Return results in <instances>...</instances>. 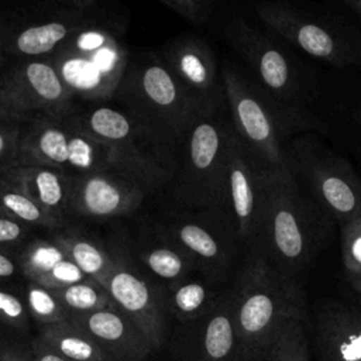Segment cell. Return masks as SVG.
I'll use <instances>...</instances> for the list:
<instances>
[{
    "label": "cell",
    "instance_id": "cell-1",
    "mask_svg": "<svg viewBox=\"0 0 361 361\" xmlns=\"http://www.w3.org/2000/svg\"><path fill=\"white\" fill-rule=\"evenodd\" d=\"M336 224L283 166L264 168V200L254 251L281 274L300 281L330 243Z\"/></svg>",
    "mask_w": 361,
    "mask_h": 361
},
{
    "label": "cell",
    "instance_id": "cell-2",
    "mask_svg": "<svg viewBox=\"0 0 361 361\" xmlns=\"http://www.w3.org/2000/svg\"><path fill=\"white\" fill-rule=\"evenodd\" d=\"M220 72L235 134L264 168L285 165L283 145L295 135L327 133V124L309 109L276 100L240 66L224 62Z\"/></svg>",
    "mask_w": 361,
    "mask_h": 361
},
{
    "label": "cell",
    "instance_id": "cell-3",
    "mask_svg": "<svg viewBox=\"0 0 361 361\" xmlns=\"http://www.w3.org/2000/svg\"><path fill=\"white\" fill-rule=\"evenodd\" d=\"M234 293L237 361H251L292 319H309L300 281L281 274L265 258L245 251Z\"/></svg>",
    "mask_w": 361,
    "mask_h": 361
},
{
    "label": "cell",
    "instance_id": "cell-4",
    "mask_svg": "<svg viewBox=\"0 0 361 361\" xmlns=\"http://www.w3.org/2000/svg\"><path fill=\"white\" fill-rule=\"evenodd\" d=\"M78 124L104 145L110 166L135 180L147 193L175 179L179 154L126 110L89 102L71 109Z\"/></svg>",
    "mask_w": 361,
    "mask_h": 361
},
{
    "label": "cell",
    "instance_id": "cell-5",
    "mask_svg": "<svg viewBox=\"0 0 361 361\" xmlns=\"http://www.w3.org/2000/svg\"><path fill=\"white\" fill-rule=\"evenodd\" d=\"M121 109L151 128L178 154L200 114L209 111L180 85L164 59L148 55L128 59L114 93Z\"/></svg>",
    "mask_w": 361,
    "mask_h": 361
},
{
    "label": "cell",
    "instance_id": "cell-6",
    "mask_svg": "<svg viewBox=\"0 0 361 361\" xmlns=\"http://www.w3.org/2000/svg\"><path fill=\"white\" fill-rule=\"evenodd\" d=\"M233 123L227 103L204 111L189 128L173 179L180 206L224 212V171Z\"/></svg>",
    "mask_w": 361,
    "mask_h": 361
},
{
    "label": "cell",
    "instance_id": "cell-7",
    "mask_svg": "<svg viewBox=\"0 0 361 361\" xmlns=\"http://www.w3.org/2000/svg\"><path fill=\"white\" fill-rule=\"evenodd\" d=\"M128 59L118 27L97 16L59 47L49 62L73 96L102 102L114 96Z\"/></svg>",
    "mask_w": 361,
    "mask_h": 361
},
{
    "label": "cell",
    "instance_id": "cell-8",
    "mask_svg": "<svg viewBox=\"0 0 361 361\" xmlns=\"http://www.w3.org/2000/svg\"><path fill=\"white\" fill-rule=\"evenodd\" d=\"M285 165L337 224L361 216V178L351 162L333 151L316 133L295 135L283 145Z\"/></svg>",
    "mask_w": 361,
    "mask_h": 361
},
{
    "label": "cell",
    "instance_id": "cell-9",
    "mask_svg": "<svg viewBox=\"0 0 361 361\" xmlns=\"http://www.w3.org/2000/svg\"><path fill=\"white\" fill-rule=\"evenodd\" d=\"M224 35L265 92L285 104L309 109L316 82L286 45L241 17L227 24Z\"/></svg>",
    "mask_w": 361,
    "mask_h": 361
},
{
    "label": "cell",
    "instance_id": "cell-10",
    "mask_svg": "<svg viewBox=\"0 0 361 361\" xmlns=\"http://www.w3.org/2000/svg\"><path fill=\"white\" fill-rule=\"evenodd\" d=\"M262 23L305 54L337 68L361 69V30L341 18L282 1L255 6Z\"/></svg>",
    "mask_w": 361,
    "mask_h": 361
},
{
    "label": "cell",
    "instance_id": "cell-11",
    "mask_svg": "<svg viewBox=\"0 0 361 361\" xmlns=\"http://www.w3.org/2000/svg\"><path fill=\"white\" fill-rule=\"evenodd\" d=\"M16 164L49 166L71 176L110 166L104 145L78 124L71 110L24 121Z\"/></svg>",
    "mask_w": 361,
    "mask_h": 361
},
{
    "label": "cell",
    "instance_id": "cell-12",
    "mask_svg": "<svg viewBox=\"0 0 361 361\" xmlns=\"http://www.w3.org/2000/svg\"><path fill=\"white\" fill-rule=\"evenodd\" d=\"M162 235L178 245L212 283L221 282L235 262L241 243L221 210H200L173 217Z\"/></svg>",
    "mask_w": 361,
    "mask_h": 361
},
{
    "label": "cell",
    "instance_id": "cell-13",
    "mask_svg": "<svg viewBox=\"0 0 361 361\" xmlns=\"http://www.w3.org/2000/svg\"><path fill=\"white\" fill-rule=\"evenodd\" d=\"M73 94L47 59H27L0 75V118L24 123L38 114H63Z\"/></svg>",
    "mask_w": 361,
    "mask_h": 361
},
{
    "label": "cell",
    "instance_id": "cell-14",
    "mask_svg": "<svg viewBox=\"0 0 361 361\" xmlns=\"http://www.w3.org/2000/svg\"><path fill=\"white\" fill-rule=\"evenodd\" d=\"M114 306L131 319L154 350L168 336L165 292L134 262L131 255L114 251V264L102 283Z\"/></svg>",
    "mask_w": 361,
    "mask_h": 361
},
{
    "label": "cell",
    "instance_id": "cell-15",
    "mask_svg": "<svg viewBox=\"0 0 361 361\" xmlns=\"http://www.w3.org/2000/svg\"><path fill=\"white\" fill-rule=\"evenodd\" d=\"M93 0L63 3L62 10L14 13L7 42V54L27 59L51 56L79 30L94 20L99 13Z\"/></svg>",
    "mask_w": 361,
    "mask_h": 361
},
{
    "label": "cell",
    "instance_id": "cell-16",
    "mask_svg": "<svg viewBox=\"0 0 361 361\" xmlns=\"http://www.w3.org/2000/svg\"><path fill=\"white\" fill-rule=\"evenodd\" d=\"M264 200V166L233 133L224 171V213L233 221L244 248L254 241Z\"/></svg>",
    "mask_w": 361,
    "mask_h": 361
},
{
    "label": "cell",
    "instance_id": "cell-17",
    "mask_svg": "<svg viewBox=\"0 0 361 361\" xmlns=\"http://www.w3.org/2000/svg\"><path fill=\"white\" fill-rule=\"evenodd\" d=\"M147 192L133 179L109 166L72 176L68 214L83 219H116L131 214Z\"/></svg>",
    "mask_w": 361,
    "mask_h": 361
},
{
    "label": "cell",
    "instance_id": "cell-18",
    "mask_svg": "<svg viewBox=\"0 0 361 361\" xmlns=\"http://www.w3.org/2000/svg\"><path fill=\"white\" fill-rule=\"evenodd\" d=\"M162 59L203 109L213 110L227 103L220 68L204 39L182 35L164 48Z\"/></svg>",
    "mask_w": 361,
    "mask_h": 361
},
{
    "label": "cell",
    "instance_id": "cell-19",
    "mask_svg": "<svg viewBox=\"0 0 361 361\" xmlns=\"http://www.w3.org/2000/svg\"><path fill=\"white\" fill-rule=\"evenodd\" d=\"M309 334L322 361H361V310L326 299L309 317Z\"/></svg>",
    "mask_w": 361,
    "mask_h": 361
},
{
    "label": "cell",
    "instance_id": "cell-20",
    "mask_svg": "<svg viewBox=\"0 0 361 361\" xmlns=\"http://www.w3.org/2000/svg\"><path fill=\"white\" fill-rule=\"evenodd\" d=\"M69 322L85 330L113 361H145L155 351L138 326L116 306L72 314Z\"/></svg>",
    "mask_w": 361,
    "mask_h": 361
},
{
    "label": "cell",
    "instance_id": "cell-21",
    "mask_svg": "<svg viewBox=\"0 0 361 361\" xmlns=\"http://www.w3.org/2000/svg\"><path fill=\"white\" fill-rule=\"evenodd\" d=\"M190 361H237L238 334L234 320V293L223 290L214 307L200 320L189 323Z\"/></svg>",
    "mask_w": 361,
    "mask_h": 361
},
{
    "label": "cell",
    "instance_id": "cell-22",
    "mask_svg": "<svg viewBox=\"0 0 361 361\" xmlns=\"http://www.w3.org/2000/svg\"><path fill=\"white\" fill-rule=\"evenodd\" d=\"M54 219L65 223L72 176L49 166L16 164L0 172Z\"/></svg>",
    "mask_w": 361,
    "mask_h": 361
},
{
    "label": "cell",
    "instance_id": "cell-23",
    "mask_svg": "<svg viewBox=\"0 0 361 361\" xmlns=\"http://www.w3.org/2000/svg\"><path fill=\"white\" fill-rule=\"evenodd\" d=\"M131 258L164 292L197 271L190 257L164 235L138 243Z\"/></svg>",
    "mask_w": 361,
    "mask_h": 361
},
{
    "label": "cell",
    "instance_id": "cell-24",
    "mask_svg": "<svg viewBox=\"0 0 361 361\" xmlns=\"http://www.w3.org/2000/svg\"><path fill=\"white\" fill-rule=\"evenodd\" d=\"M51 240L86 275V278L100 285L104 282L114 264V251L107 250L96 238L73 230L59 231L54 234Z\"/></svg>",
    "mask_w": 361,
    "mask_h": 361
},
{
    "label": "cell",
    "instance_id": "cell-25",
    "mask_svg": "<svg viewBox=\"0 0 361 361\" xmlns=\"http://www.w3.org/2000/svg\"><path fill=\"white\" fill-rule=\"evenodd\" d=\"M221 293L207 279L188 278L165 290L166 310L182 324H189L206 316Z\"/></svg>",
    "mask_w": 361,
    "mask_h": 361
},
{
    "label": "cell",
    "instance_id": "cell-26",
    "mask_svg": "<svg viewBox=\"0 0 361 361\" xmlns=\"http://www.w3.org/2000/svg\"><path fill=\"white\" fill-rule=\"evenodd\" d=\"M38 337L69 361H113L85 330L69 320L41 327Z\"/></svg>",
    "mask_w": 361,
    "mask_h": 361
},
{
    "label": "cell",
    "instance_id": "cell-27",
    "mask_svg": "<svg viewBox=\"0 0 361 361\" xmlns=\"http://www.w3.org/2000/svg\"><path fill=\"white\" fill-rule=\"evenodd\" d=\"M309 319H292L251 361H310Z\"/></svg>",
    "mask_w": 361,
    "mask_h": 361
},
{
    "label": "cell",
    "instance_id": "cell-28",
    "mask_svg": "<svg viewBox=\"0 0 361 361\" xmlns=\"http://www.w3.org/2000/svg\"><path fill=\"white\" fill-rule=\"evenodd\" d=\"M0 204L8 216L24 226L61 228L63 224L48 214L28 195L14 186L0 173Z\"/></svg>",
    "mask_w": 361,
    "mask_h": 361
},
{
    "label": "cell",
    "instance_id": "cell-29",
    "mask_svg": "<svg viewBox=\"0 0 361 361\" xmlns=\"http://www.w3.org/2000/svg\"><path fill=\"white\" fill-rule=\"evenodd\" d=\"M51 290L55 293L62 306L68 310L69 317L72 314H86L114 306L107 290L100 283L92 279H86Z\"/></svg>",
    "mask_w": 361,
    "mask_h": 361
},
{
    "label": "cell",
    "instance_id": "cell-30",
    "mask_svg": "<svg viewBox=\"0 0 361 361\" xmlns=\"http://www.w3.org/2000/svg\"><path fill=\"white\" fill-rule=\"evenodd\" d=\"M66 258L68 255L52 240H32L17 255L23 275L37 283Z\"/></svg>",
    "mask_w": 361,
    "mask_h": 361
},
{
    "label": "cell",
    "instance_id": "cell-31",
    "mask_svg": "<svg viewBox=\"0 0 361 361\" xmlns=\"http://www.w3.org/2000/svg\"><path fill=\"white\" fill-rule=\"evenodd\" d=\"M25 305L31 317L41 324V327L69 320L68 310L62 306L55 293L28 279L25 282Z\"/></svg>",
    "mask_w": 361,
    "mask_h": 361
},
{
    "label": "cell",
    "instance_id": "cell-32",
    "mask_svg": "<svg viewBox=\"0 0 361 361\" xmlns=\"http://www.w3.org/2000/svg\"><path fill=\"white\" fill-rule=\"evenodd\" d=\"M340 238L345 276L361 296V216L341 226Z\"/></svg>",
    "mask_w": 361,
    "mask_h": 361
},
{
    "label": "cell",
    "instance_id": "cell-33",
    "mask_svg": "<svg viewBox=\"0 0 361 361\" xmlns=\"http://www.w3.org/2000/svg\"><path fill=\"white\" fill-rule=\"evenodd\" d=\"M31 314L18 295L0 288V323L17 330L27 331L30 329Z\"/></svg>",
    "mask_w": 361,
    "mask_h": 361
},
{
    "label": "cell",
    "instance_id": "cell-34",
    "mask_svg": "<svg viewBox=\"0 0 361 361\" xmlns=\"http://www.w3.org/2000/svg\"><path fill=\"white\" fill-rule=\"evenodd\" d=\"M21 130L20 121L0 120V172L17 162Z\"/></svg>",
    "mask_w": 361,
    "mask_h": 361
},
{
    "label": "cell",
    "instance_id": "cell-35",
    "mask_svg": "<svg viewBox=\"0 0 361 361\" xmlns=\"http://www.w3.org/2000/svg\"><path fill=\"white\" fill-rule=\"evenodd\" d=\"M161 3L195 25L204 24L214 7V3L210 0H161Z\"/></svg>",
    "mask_w": 361,
    "mask_h": 361
},
{
    "label": "cell",
    "instance_id": "cell-36",
    "mask_svg": "<svg viewBox=\"0 0 361 361\" xmlns=\"http://www.w3.org/2000/svg\"><path fill=\"white\" fill-rule=\"evenodd\" d=\"M28 230L20 221H16L10 217H0V248L17 244L23 241Z\"/></svg>",
    "mask_w": 361,
    "mask_h": 361
},
{
    "label": "cell",
    "instance_id": "cell-37",
    "mask_svg": "<svg viewBox=\"0 0 361 361\" xmlns=\"http://www.w3.org/2000/svg\"><path fill=\"white\" fill-rule=\"evenodd\" d=\"M30 351L32 361H69L38 336L31 340Z\"/></svg>",
    "mask_w": 361,
    "mask_h": 361
},
{
    "label": "cell",
    "instance_id": "cell-38",
    "mask_svg": "<svg viewBox=\"0 0 361 361\" xmlns=\"http://www.w3.org/2000/svg\"><path fill=\"white\" fill-rule=\"evenodd\" d=\"M0 361H32L30 345L24 347L6 340L0 345Z\"/></svg>",
    "mask_w": 361,
    "mask_h": 361
},
{
    "label": "cell",
    "instance_id": "cell-39",
    "mask_svg": "<svg viewBox=\"0 0 361 361\" xmlns=\"http://www.w3.org/2000/svg\"><path fill=\"white\" fill-rule=\"evenodd\" d=\"M18 274L23 272L17 258L10 257L6 250L0 248V279H10Z\"/></svg>",
    "mask_w": 361,
    "mask_h": 361
},
{
    "label": "cell",
    "instance_id": "cell-40",
    "mask_svg": "<svg viewBox=\"0 0 361 361\" xmlns=\"http://www.w3.org/2000/svg\"><path fill=\"white\" fill-rule=\"evenodd\" d=\"M13 20H14V13L0 14V59L3 58L4 54H7V42H8Z\"/></svg>",
    "mask_w": 361,
    "mask_h": 361
},
{
    "label": "cell",
    "instance_id": "cell-41",
    "mask_svg": "<svg viewBox=\"0 0 361 361\" xmlns=\"http://www.w3.org/2000/svg\"><path fill=\"white\" fill-rule=\"evenodd\" d=\"M344 4L361 18V0H345Z\"/></svg>",
    "mask_w": 361,
    "mask_h": 361
},
{
    "label": "cell",
    "instance_id": "cell-42",
    "mask_svg": "<svg viewBox=\"0 0 361 361\" xmlns=\"http://www.w3.org/2000/svg\"><path fill=\"white\" fill-rule=\"evenodd\" d=\"M353 118H354V121L357 123V126L361 128V103L354 109V111H353Z\"/></svg>",
    "mask_w": 361,
    "mask_h": 361
},
{
    "label": "cell",
    "instance_id": "cell-43",
    "mask_svg": "<svg viewBox=\"0 0 361 361\" xmlns=\"http://www.w3.org/2000/svg\"><path fill=\"white\" fill-rule=\"evenodd\" d=\"M0 217H10L8 213L1 207V204H0ZM10 219H11V217H10Z\"/></svg>",
    "mask_w": 361,
    "mask_h": 361
},
{
    "label": "cell",
    "instance_id": "cell-44",
    "mask_svg": "<svg viewBox=\"0 0 361 361\" xmlns=\"http://www.w3.org/2000/svg\"><path fill=\"white\" fill-rule=\"evenodd\" d=\"M358 141H360V151H361V131H360V134H358Z\"/></svg>",
    "mask_w": 361,
    "mask_h": 361
},
{
    "label": "cell",
    "instance_id": "cell-45",
    "mask_svg": "<svg viewBox=\"0 0 361 361\" xmlns=\"http://www.w3.org/2000/svg\"><path fill=\"white\" fill-rule=\"evenodd\" d=\"M4 341H6V340H4V337H3V336H0V345H1Z\"/></svg>",
    "mask_w": 361,
    "mask_h": 361
},
{
    "label": "cell",
    "instance_id": "cell-46",
    "mask_svg": "<svg viewBox=\"0 0 361 361\" xmlns=\"http://www.w3.org/2000/svg\"><path fill=\"white\" fill-rule=\"evenodd\" d=\"M0 120H1V118H0Z\"/></svg>",
    "mask_w": 361,
    "mask_h": 361
}]
</instances>
